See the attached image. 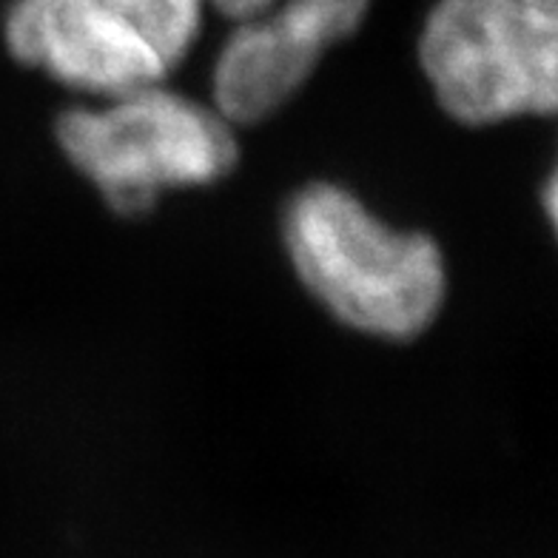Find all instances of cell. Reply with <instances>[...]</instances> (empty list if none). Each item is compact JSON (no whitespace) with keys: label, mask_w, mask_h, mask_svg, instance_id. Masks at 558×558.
Wrapping results in <instances>:
<instances>
[{"label":"cell","mask_w":558,"mask_h":558,"mask_svg":"<svg viewBox=\"0 0 558 558\" xmlns=\"http://www.w3.org/2000/svg\"><path fill=\"white\" fill-rule=\"evenodd\" d=\"M286 245L305 288L351 328L411 339L439 314V245L427 234L393 231L339 185H308L291 199Z\"/></svg>","instance_id":"cell-1"},{"label":"cell","mask_w":558,"mask_h":558,"mask_svg":"<svg viewBox=\"0 0 558 558\" xmlns=\"http://www.w3.org/2000/svg\"><path fill=\"white\" fill-rule=\"evenodd\" d=\"M58 143L125 217L151 211L166 189L217 183L240 157L220 111L160 83L114 97L104 109L63 111Z\"/></svg>","instance_id":"cell-2"},{"label":"cell","mask_w":558,"mask_h":558,"mask_svg":"<svg viewBox=\"0 0 558 558\" xmlns=\"http://www.w3.org/2000/svg\"><path fill=\"white\" fill-rule=\"evenodd\" d=\"M418 60L450 118L468 125L553 114L558 104L556 0H439Z\"/></svg>","instance_id":"cell-3"},{"label":"cell","mask_w":558,"mask_h":558,"mask_svg":"<svg viewBox=\"0 0 558 558\" xmlns=\"http://www.w3.org/2000/svg\"><path fill=\"white\" fill-rule=\"evenodd\" d=\"M367 9L371 0H279L240 21L214 66V109L231 125L271 118L323 54L360 29Z\"/></svg>","instance_id":"cell-4"},{"label":"cell","mask_w":558,"mask_h":558,"mask_svg":"<svg viewBox=\"0 0 558 558\" xmlns=\"http://www.w3.org/2000/svg\"><path fill=\"white\" fill-rule=\"evenodd\" d=\"M3 32L23 66L109 100L162 83L169 72L160 54L100 0H15Z\"/></svg>","instance_id":"cell-5"},{"label":"cell","mask_w":558,"mask_h":558,"mask_svg":"<svg viewBox=\"0 0 558 558\" xmlns=\"http://www.w3.org/2000/svg\"><path fill=\"white\" fill-rule=\"evenodd\" d=\"M146 40L166 69L189 54L203 23V7L211 0H100Z\"/></svg>","instance_id":"cell-6"},{"label":"cell","mask_w":558,"mask_h":558,"mask_svg":"<svg viewBox=\"0 0 558 558\" xmlns=\"http://www.w3.org/2000/svg\"><path fill=\"white\" fill-rule=\"evenodd\" d=\"M220 15H226L228 21H248V17L259 15L265 9H271L279 0H211Z\"/></svg>","instance_id":"cell-7"}]
</instances>
